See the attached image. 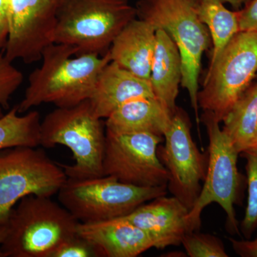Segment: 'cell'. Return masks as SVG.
Segmentation results:
<instances>
[{
  "label": "cell",
  "mask_w": 257,
  "mask_h": 257,
  "mask_svg": "<svg viewBox=\"0 0 257 257\" xmlns=\"http://www.w3.org/2000/svg\"><path fill=\"white\" fill-rule=\"evenodd\" d=\"M42 64L29 77L25 96L18 104L20 114L42 104L70 107L90 99L98 77L111 61L108 50L77 55L74 47L54 43L44 51Z\"/></svg>",
  "instance_id": "1"
},
{
  "label": "cell",
  "mask_w": 257,
  "mask_h": 257,
  "mask_svg": "<svg viewBox=\"0 0 257 257\" xmlns=\"http://www.w3.org/2000/svg\"><path fill=\"white\" fill-rule=\"evenodd\" d=\"M79 221L51 197L28 195L13 207L0 257H52L77 234Z\"/></svg>",
  "instance_id": "2"
},
{
  "label": "cell",
  "mask_w": 257,
  "mask_h": 257,
  "mask_svg": "<svg viewBox=\"0 0 257 257\" xmlns=\"http://www.w3.org/2000/svg\"><path fill=\"white\" fill-rule=\"evenodd\" d=\"M199 0H139L137 18L162 29L178 47L182 60L181 85L188 92L197 124L199 76L203 54L210 45V34L199 20Z\"/></svg>",
  "instance_id": "3"
},
{
  "label": "cell",
  "mask_w": 257,
  "mask_h": 257,
  "mask_svg": "<svg viewBox=\"0 0 257 257\" xmlns=\"http://www.w3.org/2000/svg\"><path fill=\"white\" fill-rule=\"evenodd\" d=\"M106 130L89 99L70 107H57L41 121L40 146L67 147L74 159L62 165L69 178L102 177Z\"/></svg>",
  "instance_id": "4"
},
{
  "label": "cell",
  "mask_w": 257,
  "mask_h": 257,
  "mask_svg": "<svg viewBox=\"0 0 257 257\" xmlns=\"http://www.w3.org/2000/svg\"><path fill=\"white\" fill-rule=\"evenodd\" d=\"M135 18L128 0H61L55 43L74 47L77 55H100Z\"/></svg>",
  "instance_id": "5"
},
{
  "label": "cell",
  "mask_w": 257,
  "mask_h": 257,
  "mask_svg": "<svg viewBox=\"0 0 257 257\" xmlns=\"http://www.w3.org/2000/svg\"><path fill=\"white\" fill-rule=\"evenodd\" d=\"M57 194L60 204L79 222L92 223L127 216L142 204L167 194V187H136L109 176L67 177Z\"/></svg>",
  "instance_id": "6"
},
{
  "label": "cell",
  "mask_w": 257,
  "mask_h": 257,
  "mask_svg": "<svg viewBox=\"0 0 257 257\" xmlns=\"http://www.w3.org/2000/svg\"><path fill=\"white\" fill-rule=\"evenodd\" d=\"M200 121L205 126L209 138V160L200 194L187 216L189 231H199L202 211L209 204L215 203L226 214L228 232L240 235L234 209L241 185L237 167L239 152L211 111H203Z\"/></svg>",
  "instance_id": "7"
},
{
  "label": "cell",
  "mask_w": 257,
  "mask_h": 257,
  "mask_svg": "<svg viewBox=\"0 0 257 257\" xmlns=\"http://www.w3.org/2000/svg\"><path fill=\"white\" fill-rule=\"evenodd\" d=\"M257 73V32L240 31L210 64L198 104L221 122Z\"/></svg>",
  "instance_id": "8"
},
{
  "label": "cell",
  "mask_w": 257,
  "mask_h": 257,
  "mask_svg": "<svg viewBox=\"0 0 257 257\" xmlns=\"http://www.w3.org/2000/svg\"><path fill=\"white\" fill-rule=\"evenodd\" d=\"M67 179L62 165L37 147L0 150V226L7 224L12 209L23 198L52 197Z\"/></svg>",
  "instance_id": "9"
},
{
  "label": "cell",
  "mask_w": 257,
  "mask_h": 257,
  "mask_svg": "<svg viewBox=\"0 0 257 257\" xmlns=\"http://www.w3.org/2000/svg\"><path fill=\"white\" fill-rule=\"evenodd\" d=\"M163 137L106 130L103 176L140 187H167L170 175L158 155Z\"/></svg>",
  "instance_id": "10"
},
{
  "label": "cell",
  "mask_w": 257,
  "mask_h": 257,
  "mask_svg": "<svg viewBox=\"0 0 257 257\" xmlns=\"http://www.w3.org/2000/svg\"><path fill=\"white\" fill-rule=\"evenodd\" d=\"M164 138L165 145L159 146L157 152L170 175L167 191L190 211L206 178L209 153L199 150L192 139L188 117L178 107Z\"/></svg>",
  "instance_id": "11"
},
{
  "label": "cell",
  "mask_w": 257,
  "mask_h": 257,
  "mask_svg": "<svg viewBox=\"0 0 257 257\" xmlns=\"http://www.w3.org/2000/svg\"><path fill=\"white\" fill-rule=\"evenodd\" d=\"M61 0H8L9 35L4 54L10 60L31 64L55 43Z\"/></svg>",
  "instance_id": "12"
},
{
  "label": "cell",
  "mask_w": 257,
  "mask_h": 257,
  "mask_svg": "<svg viewBox=\"0 0 257 257\" xmlns=\"http://www.w3.org/2000/svg\"><path fill=\"white\" fill-rule=\"evenodd\" d=\"M189 212L177 198L166 194L142 204L124 218L146 233L154 248L164 249L182 244L184 236L190 232Z\"/></svg>",
  "instance_id": "13"
},
{
  "label": "cell",
  "mask_w": 257,
  "mask_h": 257,
  "mask_svg": "<svg viewBox=\"0 0 257 257\" xmlns=\"http://www.w3.org/2000/svg\"><path fill=\"white\" fill-rule=\"evenodd\" d=\"M77 234L92 245L96 257H137L153 248L146 233L124 217L79 222Z\"/></svg>",
  "instance_id": "14"
},
{
  "label": "cell",
  "mask_w": 257,
  "mask_h": 257,
  "mask_svg": "<svg viewBox=\"0 0 257 257\" xmlns=\"http://www.w3.org/2000/svg\"><path fill=\"white\" fill-rule=\"evenodd\" d=\"M140 97H155L150 81L111 61L99 74L89 100L96 116L106 119L124 103Z\"/></svg>",
  "instance_id": "15"
},
{
  "label": "cell",
  "mask_w": 257,
  "mask_h": 257,
  "mask_svg": "<svg viewBox=\"0 0 257 257\" xmlns=\"http://www.w3.org/2000/svg\"><path fill=\"white\" fill-rule=\"evenodd\" d=\"M156 32L151 23L135 18L111 43L109 50L111 61L140 78L150 80Z\"/></svg>",
  "instance_id": "16"
},
{
  "label": "cell",
  "mask_w": 257,
  "mask_h": 257,
  "mask_svg": "<svg viewBox=\"0 0 257 257\" xmlns=\"http://www.w3.org/2000/svg\"><path fill=\"white\" fill-rule=\"evenodd\" d=\"M173 115L156 97H140L118 107L104 124L111 133H146L164 138Z\"/></svg>",
  "instance_id": "17"
},
{
  "label": "cell",
  "mask_w": 257,
  "mask_h": 257,
  "mask_svg": "<svg viewBox=\"0 0 257 257\" xmlns=\"http://www.w3.org/2000/svg\"><path fill=\"white\" fill-rule=\"evenodd\" d=\"M182 76V60L178 47L167 32L157 29L150 81L155 97L172 114L177 108L176 100Z\"/></svg>",
  "instance_id": "18"
},
{
  "label": "cell",
  "mask_w": 257,
  "mask_h": 257,
  "mask_svg": "<svg viewBox=\"0 0 257 257\" xmlns=\"http://www.w3.org/2000/svg\"><path fill=\"white\" fill-rule=\"evenodd\" d=\"M222 121L223 131L239 155L253 147L257 128V82L243 92Z\"/></svg>",
  "instance_id": "19"
},
{
  "label": "cell",
  "mask_w": 257,
  "mask_h": 257,
  "mask_svg": "<svg viewBox=\"0 0 257 257\" xmlns=\"http://www.w3.org/2000/svg\"><path fill=\"white\" fill-rule=\"evenodd\" d=\"M197 13L199 20L209 30L212 40L210 65L231 39L240 32L239 15L238 11L226 9L221 0H199Z\"/></svg>",
  "instance_id": "20"
},
{
  "label": "cell",
  "mask_w": 257,
  "mask_h": 257,
  "mask_svg": "<svg viewBox=\"0 0 257 257\" xmlns=\"http://www.w3.org/2000/svg\"><path fill=\"white\" fill-rule=\"evenodd\" d=\"M18 106L0 118V150L10 147L40 146L41 119L37 111L19 114Z\"/></svg>",
  "instance_id": "21"
},
{
  "label": "cell",
  "mask_w": 257,
  "mask_h": 257,
  "mask_svg": "<svg viewBox=\"0 0 257 257\" xmlns=\"http://www.w3.org/2000/svg\"><path fill=\"white\" fill-rule=\"evenodd\" d=\"M240 155L246 160L248 199L239 230L245 239H249L257 230V146L247 149Z\"/></svg>",
  "instance_id": "22"
},
{
  "label": "cell",
  "mask_w": 257,
  "mask_h": 257,
  "mask_svg": "<svg viewBox=\"0 0 257 257\" xmlns=\"http://www.w3.org/2000/svg\"><path fill=\"white\" fill-rule=\"evenodd\" d=\"M187 256L190 257H228L224 243L219 237L199 231H191L182 241Z\"/></svg>",
  "instance_id": "23"
},
{
  "label": "cell",
  "mask_w": 257,
  "mask_h": 257,
  "mask_svg": "<svg viewBox=\"0 0 257 257\" xmlns=\"http://www.w3.org/2000/svg\"><path fill=\"white\" fill-rule=\"evenodd\" d=\"M11 60L0 52V106L9 109L10 101L23 84L24 75Z\"/></svg>",
  "instance_id": "24"
},
{
  "label": "cell",
  "mask_w": 257,
  "mask_h": 257,
  "mask_svg": "<svg viewBox=\"0 0 257 257\" xmlns=\"http://www.w3.org/2000/svg\"><path fill=\"white\" fill-rule=\"evenodd\" d=\"M95 251L87 240L78 234L62 243L52 257H96Z\"/></svg>",
  "instance_id": "25"
},
{
  "label": "cell",
  "mask_w": 257,
  "mask_h": 257,
  "mask_svg": "<svg viewBox=\"0 0 257 257\" xmlns=\"http://www.w3.org/2000/svg\"><path fill=\"white\" fill-rule=\"evenodd\" d=\"M240 31L257 32V0H251L238 10Z\"/></svg>",
  "instance_id": "26"
},
{
  "label": "cell",
  "mask_w": 257,
  "mask_h": 257,
  "mask_svg": "<svg viewBox=\"0 0 257 257\" xmlns=\"http://www.w3.org/2000/svg\"><path fill=\"white\" fill-rule=\"evenodd\" d=\"M233 250L241 257H257V236L253 239H229Z\"/></svg>",
  "instance_id": "27"
},
{
  "label": "cell",
  "mask_w": 257,
  "mask_h": 257,
  "mask_svg": "<svg viewBox=\"0 0 257 257\" xmlns=\"http://www.w3.org/2000/svg\"><path fill=\"white\" fill-rule=\"evenodd\" d=\"M9 35L8 0H0V52H4Z\"/></svg>",
  "instance_id": "28"
},
{
  "label": "cell",
  "mask_w": 257,
  "mask_h": 257,
  "mask_svg": "<svg viewBox=\"0 0 257 257\" xmlns=\"http://www.w3.org/2000/svg\"><path fill=\"white\" fill-rule=\"evenodd\" d=\"M221 1L223 3H228L238 11L243 8L251 0H221Z\"/></svg>",
  "instance_id": "29"
},
{
  "label": "cell",
  "mask_w": 257,
  "mask_h": 257,
  "mask_svg": "<svg viewBox=\"0 0 257 257\" xmlns=\"http://www.w3.org/2000/svg\"><path fill=\"white\" fill-rule=\"evenodd\" d=\"M7 233H8L7 225H2V226H0V243L4 241L5 237H6Z\"/></svg>",
  "instance_id": "30"
},
{
  "label": "cell",
  "mask_w": 257,
  "mask_h": 257,
  "mask_svg": "<svg viewBox=\"0 0 257 257\" xmlns=\"http://www.w3.org/2000/svg\"><path fill=\"white\" fill-rule=\"evenodd\" d=\"M256 146H257V128H256V137H255V140H254V142H253V147H256Z\"/></svg>",
  "instance_id": "31"
},
{
  "label": "cell",
  "mask_w": 257,
  "mask_h": 257,
  "mask_svg": "<svg viewBox=\"0 0 257 257\" xmlns=\"http://www.w3.org/2000/svg\"><path fill=\"white\" fill-rule=\"evenodd\" d=\"M3 107H2V106H0V118L2 117V116H3V115H4V113H3Z\"/></svg>",
  "instance_id": "32"
}]
</instances>
